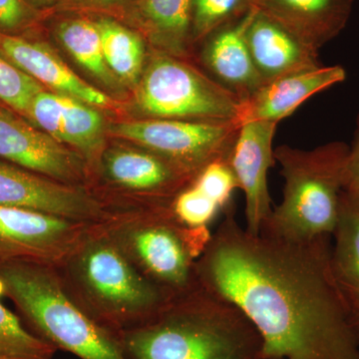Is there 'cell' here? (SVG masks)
<instances>
[{"label": "cell", "mask_w": 359, "mask_h": 359, "mask_svg": "<svg viewBox=\"0 0 359 359\" xmlns=\"http://www.w3.org/2000/svg\"><path fill=\"white\" fill-rule=\"evenodd\" d=\"M55 269L73 302L116 335L146 323L171 299L135 268L97 223L90 224Z\"/></svg>", "instance_id": "cell-3"}, {"label": "cell", "mask_w": 359, "mask_h": 359, "mask_svg": "<svg viewBox=\"0 0 359 359\" xmlns=\"http://www.w3.org/2000/svg\"><path fill=\"white\" fill-rule=\"evenodd\" d=\"M104 59L111 72L130 84H138L144 71L146 47L140 35L109 18L95 21Z\"/></svg>", "instance_id": "cell-22"}, {"label": "cell", "mask_w": 359, "mask_h": 359, "mask_svg": "<svg viewBox=\"0 0 359 359\" xmlns=\"http://www.w3.org/2000/svg\"><path fill=\"white\" fill-rule=\"evenodd\" d=\"M195 175L146 149H105L88 190L107 212L171 204Z\"/></svg>", "instance_id": "cell-8"}, {"label": "cell", "mask_w": 359, "mask_h": 359, "mask_svg": "<svg viewBox=\"0 0 359 359\" xmlns=\"http://www.w3.org/2000/svg\"><path fill=\"white\" fill-rule=\"evenodd\" d=\"M43 90L39 82L0 55V103L29 121L33 100Z\"/></svg>", "instance_id": "cell-26"}, {"label": "cell", "mask_w": 359, "mask_h": 359, "mask_svg": "<svg viewBox=\"0 0 359 359\" xmlns=\"http://www.w3.org/2000/svg\"><path fill=\"white\" fill-rule=\"evenodd\" d=\"M171 204L108 212L97 223L168 299L199 287L197 262L212 237L182 224Z\"/></svg>", "instance_id": "cell-5"}, {"label": "cell", "mask_w": 359, "mask_h": 359, "mask_svg": "<svg viewBox=\"0 0 359 359\" xmlns=\"http://www.w3.org/2000/svg\"><path fill=\"white\" fill-rule=\"evenodd\" d=\"M278 123H242L229 156V164L245 195V226L259 233L273 212L269 192L268 173L275 164L273 139Z\"/></svg>", "instance_id": "cell-13"}, {"label": "cell", "mask_w": 359, "mask_h": 359, "mask_svg": "<svg viewBox=\"0 0 359 359\" xmlns=\"http://www.w3.org/2000/svg\"><path fill=\"white\" fill-rule=\"evenodd\" d=\"M57 36L82 67L104 84L115 83V75L104 59L100 32L95 22L82 18L63 21L58 26Z\"/></svg>", "instance_id": "cell-23"}, {"label": "cell", "mask_w": 359, "mask_h": 359, "mask_svg": "<svg viewBox=\"0 0 359 359\" xmlns=\"http://www.w3.org/2000/svg\"><path fill=\"white\" fill-rule=\"evenodd\" d=\"M353 325L359 337V313H353Z\"/></svg>", "instance_id": "cell-32"}, {"label": "cell", "mask_w": 359, "mask_h": 359, "mask_svg": "<svg viewBox=\"0 0 359 359\" xmlns=\"http://www.w3.org/2000/svg\"><path fill=\"white\" fill-rule=\"evenodd\" d=\"M193 184L217 203L224 212L231 207V198L238 185L228 160L210 163L193 180Z\"/></svg>", "instance_id": "cell-28"}, {"label": "cell", "mask_w": 359, "mask_h": 359, "mask_svg": "<svg viewBox=\"0 0 359 359\" xmlns=\"http://www.w3.org/2000/svg\"><path fill=\"white\" fill-rule=\"evenodd\" d=\"M241 124L152 119L118 123L110 131L197 176L210 163L229 160Z\"/></svg>", "instance_id": "cell-9"}, {"label": "cell", "mask_w": 359, "mask_h": 359, "mask_svg": "<svg viewBox=\"0 0 359 359\" xmlns=\"http://www.w3.org/2000/svg\"><path fill=\"white\" fill-rule=\"evenodd\" d=\"M224 216L198 259V278L252 321L263 359H359L353 311L330 266L332 236L252 233L233 205Z\"/></svg>", "instance_id": "cell-1"}, {"label": "cell", "mask_w": 359, "mask_h": 359, "mask_svg": "<svg viewBox=\"0 0 359 359\" xmlns=\"http://www.w3.org/2000/svg\"><path fill=\"white\" fill-rule=\"evenodd\" d=\"M29 122L79 153L93 173L105 150L103 117L93 106L43 90L33 100Z\"/></svg>", "instance_id": "cell-14"}, {"label": "cell", "mask_w": 359, "mask_h": 359, "mask_svg": "<svg viewBox=\"0 0 359 359\" xmlns=\"http://www.w3.org/2000/svg\"><path fill=\"white\" fill-rule=\"evenodd\" d=\"M0 55L53 92L93 107L113 106L109 97L75 74L46 45L0 30Z\"/></svg>", "instance_id": "cell-16"}, {"label": "cell", "mask_w": 359, "mask_h": 359, "mask_svg": "<svg viewBox=\"0 0 359 359\" xmlns=\"http://www.w3.org/2000/svg\"><path fill=\"white\" fill-rule=\"evenodd\" d=\"M0 297L13 302L23 327L80 359H125L118 335L90 318L63 287L54 266L0 264Z\"/></svg>", "instance_id": "cell-4"}, {"label": "cell", "mask_w": 359, "mask_h": 359, "mask_svg": "<svg viewBox=\"0 0 359 359\" xmlns=\"http://www.w3.org/2000/svg\"><path fill=\"white\" fill-rule=\"evenodd\" d=\"M332 237V275L353 313H359V198L342 194Z\"/></svg>", "instance_id": "cell-21"}, {"label": "cell", "mask_w": 359, "mask_h": 359, "mask_svg": "<svg viewBox=\"0 0 359 359\" xmlns=\"http://www.w3.org/2000/svg\"><path fill=\"white\" fill-rule=\"evenodd\" d=\"M87 1L93 2V4H110L119 1V0H87Z\"/></svg>", "instance_id": "cell-33"}, {"label": "cell", "mask_w": 359, "mask_h": 359, "mask_svg": "<svg viewBox=\"0 0 359 359\" xmlns=\"http://www.w3.org/2000/svg\"><path fill=\"white\" fill-rule=\"evenodd\" d=\"M57 351L30 334L20 318L0 304V359H53Z\"/></svg>", "instance_id": "cell-24"}, {"label": "cell", "mask_w": 359, "mask_h": 359, "mask_svg": "<svg viewBox=\"0 0 359 359\" xmlns=\"http://www.w3.org/2000/svg\"><path fill=\"white\" fill-rule=\"evenodd\" d=\"M0 205L95 224L107 211L85 187L67 185L0 159Z\"/></svg>", "instance_id": "cell-12"}, {"label": "cell", "mask_w": 359, "mask_h": 359, "mask_svg": "<svg viewBox=\"0 0 359 359\" xmlns=\"http://www.w3.org/2000/svg\"><path fill=\"white\" fill-rule=\"evenodd\" d=\"M252 7L244 15L222 26L202 42L200 57L210 76L241 100L249 99L263 84L252 62L247 32L256 13Z\"/></svg>", "instance_id": "cell-15"}, {"label": "cell", "mask_w": 359, "mask_h": 359, "mask_svg": "<svg viewBox=\"0 0 359 359\" xmlns=\"http://www.w3.org/2000/svg\"><path fill=\"white\" fill-rule=\"evenodd\" d=\"M0 159L67 185L87 188L90 170L79 153L0 103Z\"/></svg>", "instance_id": "cell-11"}, {"label": "cell", "mask_w": 359, "mask_h": 359, "mask_svg": "<svg viewBox=\"0 0 359 359\" xmlns=\"http://www.w3.org/2000/svg\"><path fill=\"white\" fill-rule=\"evenodd\" d=\"M354 0H256L259 11L320 52L346 28Z\"/></svg>", "instance_id": "cell-19"}, {"label": "cell", "mask_w": 359, "mask_h": 359, "mask_svg": "<svg viewBox=\"0 0 359 359\" xmlns=\"http://www.w3.org/2000/svg\"><path fill=\"white\" fill-rule=\"evenodd\" d=\"M137 104L152 119L242 122L243 101L185 58L156 51L138 83Z\"/></svg>", "instance_id": "cell-7"}, {"label": "cell", "mask_w": 359, "mask_h": 359, "mask_svg": "<svg viewBox=\"0 0 359 359\" xmlns=\"http://www.w3.org/2000/svg\"><path fill=\"white\" fill-rule=\"evenodd\" d=\"M90 224L0 205V264L28 262L58 266Z\"/></svg>", "instance_id": "cell-10"}, {"label": "cell", "mask_w": 359, "mask_h": 359, "mask_svg": "<svg viewBox=\"0 0 359 359\" xmlns=\"http://www.w3.org/2000/svg\"><path fill=\"white\" fill-rule=\"evenodd\" d=\"M344 192L359 198V114L356 120L353 143L348 146L344 176Z\"/></svg>", "instance_id": "cell-30"}, {"label": "cell", "mask_w": 359, "mask_h": 359, "mask_svg": "<svg viewBox=\"0 0 359 359\" xmlns=\"http://www.w3.org/2000/svg\"><path fill=\"white\" fill-rule=\"evenodd\" d=\"M248 45L263 84L297 71L321 66L320 52L294 36L287 28L259 11L250 21Z\"/></svg>", "instance_id": "cell-18"}, {"label": "cell", "mask_w": 359, "mask_h": 359, "mask_svg": "<svg viewBox=\"0 0 359 359\" xmlns=\"http://www.w3.org/2000/svg\"><path fill=\"white\" fill-rule=\"evenodd\" d=\"M256 0H193L191 39L203 41L222 26L244 15Z\"/></svg>", "instance_id": "cell-25"}, {"label": "cell", "mask_w": 359, "mask_h": 359, "mask_svg": "<svg viewBox=\"0 0 359 359\" xmlns=\"http://www.w3.org/2000/svg\"><path fill=\"white\" fill-rule=\"evenodd\" d=\"M118 339L125 359H263V340L252 321L201 283Z\"/></svg>", "instance_id": "cell-2"}, {"label": "cell", "mask_w": 359, "mask_h": 359, "mask_svg": "<svg viewBox=\"0 0 359 359\" xmlns=\"http://www.w3.org/2000/svg\"><path fill=\"white\" fill-rule=\"evenodd\" d=\"M348 145L334 141L311 150H275L285 179L283 201L263 228L297 240L332 236L344 192Z\"/></svg>", "instance_id": "cell-6"}, {"label": "cell", "mask_w": 359, "mask_h": 359, "mask_svg": "<svg viewBox=\"0 0 359 359\" xmlns=\"http://www.w3.org/2000/svg\"><path fill=\"white\" fill-rule=\"evenodd\" d=\"M25 1L29 6L41 8V7L52 6V4H55L57 0H25Z\"/></svg>", "instance_id": "cell-31"}, {"label": "cell", "mask_w": 359, "mask_h": 359, "mask_svg": "<svg viewBox=\"0 0 359 359\" xmlns=\"http://www.w3.org/2000/svg\"><path fill=\"white\" fill-rule=\"evenodd\" d=\"M175 216L186 226L195 230H210L209 226L224 210L194 185L193 182L172 201Z\"/></svg>", "instance_id": "cell-27"}, {"label": "cell", "mask_w": 359, "mask_h": 359, "mask_svg": "<svg viewBox=\"0 0 359 359\" xmlns=\"http://www.w3.org/2000/svg\"><path fill=\"white\" fill-rule=\"evenodd\" d=\"M30 20L29 6L25 0H0V30L18 29Z\"/></svg>", "instance_id": "cell-29"}, {"label": "cell", "mask_w": 359, "mask_h": 359, "mask_svg": "<svg viewBox=\"0 0 359 359\" xmlns=\"http://www.w3.org/2000/svg\"><path fill=\"white\" fill-rule=\"evenodd\" d=\"M193 0H137L136 13L156 51L186 58L192 44Z\"/></svg>", "instance_id": "cell-20"}, {"label": "cell", "mask_w": 359, "mask_h": 359, "mask_svg": "<svg viewBox=\"0 0 359 359\" xmlns=\"http://www.w3.org/2000/svg\"><path fill=\"white\" fill-rule=\"evenodd\" d=\"M346 71L339 65L318 66L276 78L262 86L243 102L242 122L280 123L304 101L346 80Z\"/></svg>", "instance_id": "cell-17"}]
</instances>
